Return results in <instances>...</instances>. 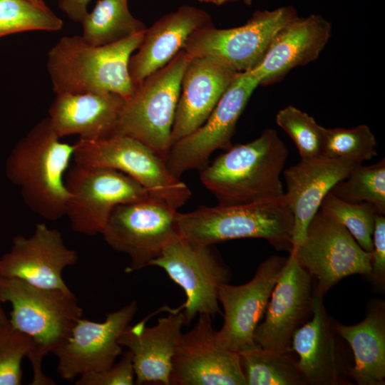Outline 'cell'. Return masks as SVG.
I'll return each mask as SVG.
<instances>
[{
	"label": "cell",
	"mask_w": 385,
	"mask_h": 385,
	"mask_svg": "<svg viewBox=\"0 0 385 385\" xmlns=\"http://www.w3.org/2000/svg\"><path fill=\"white\" fill-rule=\"evenodd\" d=\"M62 26V20L47 6L29 0H0V38L25 31H57Z\"/></svg>",
	"instance_id": "obj_32"
},
{
	"label": "cell",
	"mask_w": 385,
	"mask_h": 385,
	"mask_svg": "<svg viewBox=\"0 0 385 385\" xmlns=\"http://www.w3.org/2000/svg\"><path fill=\"white\" fill-rule=\"evenodd\" d=\"M294 219L284 196L237 205L201 206L178 214L180 235L200 245L241 238L266 240L277 250L292 249Z\"/></svg>",
	"instance_id": "obj_5"
},
{
	"label": "cell",
	"mask_w": 385,
	"mask_h": 385,
	"mask_svg": "<svg viewBox=\"0 0 385 385\" xmlns=\"http://www.w3.org/2000/svg\"><path fill=\"white\" fill-rule=\"evenodd\" d=\"M75 164L112 168L142 185L153 197L178 209L191 192L169 170L165 160L142 142L126 135L85 140L74 144Z\"/></svg>",
	"instance_id": "obj_7"
},
{
	"label": "cell",
	"mask_w": 385,
	"mask_h": 385,
	"mask_svg": "<svg viewBox=\"0 0 385 385\" xmlns=\"http://www.w3.org/2000/svg\"><path fill=\"white\" fill-rule=\"evenodd\" d=\"M190 59L181 51L137 86L125 101L113 135L133 138L166 161L182 78Z\"/></svg>",
	"instance_id": "obj_6"
},
{
	"label": "cell",
	"mask_w": 385,
	"mask_h": 385,
	"mask_svg": "<svg viewBox=\"0 0 385 385\" xmlns=\"http://www.w3.org/2000/svg\"><path fill=\"white\" fill-rule=\"evenodd\" d=\"M314 293L312 276L289 252L272 292L265 318L255 329L256 345L272 351H292L294 332L312 315Z\"/></svg>",
	"instance_id": "obj_16"
},
{
	"label": "cell",
	"mask_w": 385,
	"mask_h": 385,
	"mask_svg": "<svg viewBox=\"0 0 385 385\" xmlns=\"http://www.w3.org/2000/svg\"><path fill=\"white\" fill-rule=\"evenodd\" d=\"M332 35V25L319 14L297 16L274 36L260 63L249 71L260 86L284 77L292 68L315 61Z\"/></svg>",
	"instance_id": "obj_22"
},
{
	"label": "cell",
	"mask_w": 385,
	"mask_h": 385,
	"mask_svg": "<svg viewBox=\"0 0 385 385\" xmlns=\"http://www.w3.org/2000/svg\"><path fill=\"white\" fill-rule=\"evenodd\" d=\"M298 16L292 6L257 11L243 25L218 29L210 24L194 31L182 51L190 58L211 56L237 72L252 70L277 32Z\"/></svg>",
	"instance_id": "obj_11"
},
{
	"label": "cell",
	"mask_w": 385,
	"mask_h": 385,
	"mask_svg": "<svg viewBox=\"0 0 385 385\" xmlns=\"http://www.w3.org/2000/svg\"><path fill=\"white\" fill-rule=\"evenodd\" d=\"M330 192L346 202L371 203L385 215V159L371 165H357Z\"/></svg>",
	"instance_id": "obj_29"
},
{
	"label": "cell",
	"mask_w": 385,
	"mask_h": 385,
	"mask_svg": "<svg viewBox=\"0 0 385 385\" xmlns=\"http://www.w3.org/2000/svg\"><path fill=\"white\" fill-rule=\"evenodd\" d=\"M288 150L272 128L254 140L232 145L200 170V179L222 205L274 200L284 195L280 175Z\"/></svg>",
	"instance_id": "obj_1"
},
{
	"label": "cell",
	"mask_w": 385,
	"mask_h": 385,
	"mask_svg": "<svg viewBox=\"0 0 385 385\" xmlns=\"http://www.w3.org/2000/svg\"><path fill=\"white\" fill-rule=\"evenodd\" d=\"M0 299L11 304L13 328L32 341L28 359L34 371L32 385L55 383L41 370L43 357L53 353L68 339L82 317L83 309L71 290L45 288L17 278L0 276Z\"/></svg>",
	"instance_id": "obj_4"
},
{
	"label": "cell",
	"mask_w": 385,
	"mask_h": 385,
	"mask_svg": "<svg viewBox=\"0 0 385 385\" xmlns=\"http://www.w3.org/2000/svg\"><path fill=\"white\" fill-rule=\"evenodd\" d=\"M1 303L0 299V335L11 326L9 319L6 317Z\"/></svg>",
	"instance_id": "obj_38"
},
{
	"label": "cell",
	"mask_w": 385,
	"mask_h": 385,
	"mask_svg": "<svg viewBox=\"0 0 385 385\" xmlns=\"http://www.w3.org/2000/svg\"><path fill=\"white\" fill-rule=\"evenodd\" d=\"M182 309L171 310L150 327L145 326V320L129 325L120 335L119 344L132 355L135 384L170 385L172 359L185 325Z\"/></svg>",
	"instance_id": "obj_23"
},
{
	"label": "cell",
	"mask_w": 385,
	"mask_h": 385,
	"mask_svg": "<svg viewBox=\"0 0 385 385\" xmlns=\"http://www.w3.org/2000/svg\"><path fill=\"white\" fill-rule=\"evenodd\" d=\"M333 327L349 344L354 356L347 378L358 385L385 384V302L371 299L365 318L344 325L333 319Z\"/></svg>",
	"instance_id": "obj_26"
},
{
	"label": "cell",
	"mask_w": 385,
	"mask_h": 385,
	"mask_svg": "<svg viewBox=\"0 0 385 385\" xmlns=\"http://www.w3.org/2000/svg\"><path fill=\"white\" fill-rule=\"evenodd\" d=\"M196 1H198L202 3L212 4L217 6H221L226 3L235 1L237 0H196Z\"/></svg>",
	"instance_id": "obj_39"
},
{
	"label": "cell",
	"mask_w": 385,
	"mask_h": 385,
	"mask_svg": "<svg viewBox=\"0 0 385 385\" xmlns=\"http://www.w3.org/2000/svg\"><path fill=\"white\" fill-rule=\"evenodd\" d=\"M60 139L44 118L15 145L6 167L8 178L20 188L26 205L51 221L65 215L69 194L63 175L74 153V144Z\"/></svg>",
	"instance_id": "obj_3"
},
{
	"label": "cell",
	"mask_w": 385,
	"mask_h": 385,
	"mask_svg": "<svg viewBox=\"0 0 385 385\" xmlns=\"http://www.w3.org/2000/svg\"><path fill=\"white\" fill-rule=\"evenodd\" d=\"M41 6H46L43 0H29Z\"/></svg>",
	"instance_id": "obj_40"
},
{
	"label": "cell",
	"mask_w": 385,
	"mask_h": 385,
	"mask_svg": "<svg viewBox=\"0 0 385 385\" xmlns=\"http://www.w3.org/2000/svg\"><path fill=\"white\" fill-rule=\"evenodd\" d=\"M292 353L258 346L238 353L246 385H307Z\"/></svg>",
	"instance_id": "obj_28"
},
{
	"label": "cell",
	"mask_w": 385,
	"mask_h": 385,
	"mask_svg": "<svg viewBox=\"0 0 385 385\" xmlns=\"http://www.w3.org/2000/svg\"><path fill=\"white\" fill-rule=\"evenodd\" d=\"M76 385H133L135 372L130 352L125 351L121 359L109 368L79 376Z\"/></svg>",
	"instance_id": "obj_35"
},
{
	"label": "cell",
	"mask_w": 385,
	"mask_h": 385,
	"mask_svg": "<svg viewBox=\"0 0 385 385\" xmlns=\"http://www.w3.org/2000/svg\"><path fill=\"white\" fill-rule=\"evenodd\" d=\"M210 24L212 22L208 13L184 5L146 28L142 42L128 63L135 86L170 63L183 50L194 31Z\"/></svg>",
	"instance_id": "obj_24"
},
{
	"label": "cell",
	"mask_w": 385,
	"mask_h": 385,
	"mask_svg": "<svg viewBox=\"0 0 385 385\" xmlns=\"http://www.w3.org/2000/svg\"><path fill=\"white\" fill-rule=\"evenodd\" d=\"M90 1L91 0H60L58 6L71 20L81 22L88 13Z\"/></svg>",
	"instance_id": "obj_37"
},
{
	"label": "cell",
	"mask_w": 385,
	"mask_h": 385,
	"mask_svg": "<svg viewBox=\"0 0 385 385\" xmlns=\"http://www.w3.org/2000/svg\"><path fill=\"white\" fill-rule=\"evenodd\" d=\"M290 252L312 276L314 290L322 298L344 277L358 274L368 277L371 272V252L320 209L311 220L302 242Z\"/></svg>",
	"instance_id": "obj_12"
},
{
	"label": "cell",
	"mask_w": 385,
	"mask_h": 385,
	"mask_svg": "<svg viewBox=\"0 0 385 385\" xmlns=\"http://www.w3.org/2000/svg\"><path fill=\"white\" fill-rule=\"evenodd\" d=\"M287 260L282 256H271L260 263L248 282L220 286L218 301L224 309V322L216 331V338L223 347L240 353L257 346L254 341L255 329L266 312Z\"/></svg>",
	"instance_id": "obj_14"
},
{
	"label": "cell",
	"mask_w": 385,
	"mask_h": 385,
	"mask_svg": "<svg viewBox=\"0 0 385 385\" xmlns=\"http://www.w3.org/2000/svg\"><path fill=\"white\" fill-rule=\"evenodd\" d=\"M82 37L88 43H112L145 30L146 26L130 12L128 0H98L83 20Z\"/></svg>",
	"instance_id": "obj_27"
},
{
	"label": "cell",
	"mask_w": 385,
	"mask_h": 385,
	"mask_svg": "<svg viewBox=\"0 0 385 385\" xmlns=\"http://www.w3.org/2000/svg\"><path fill=\"white\" fill-rule=\"evenodd\" d=\"M359 165L361 164L320 155L301 159L297 164L284 170V196L294 219L292 250L304 240L307 228L325 195Z\"/></svg>",
	"instance_id": "obj_21"
},
{
	"label": "cell",
	"mask_w": 385,
	"mask_h": 385,
	"mask_svg": "<svg viewBox=\"0 0 385 385\" xmlns=\"http://www.w3.org/2000/svg\"><path fill=\"white\" fill-rule=\"evenodd\" d=\"M311 317L294 332L291 344L307 385L352 384L346 375L353 364L344 340L334 329L333 319L315 290Z\"/></svg>",
	"instance_id": "obj_18"
},
{
	"label": "cell",
	"mask_w": 385,
	"mask_h": 385,
	"mask_svg": "<svg viewBox=\"0 0 385 385\" xmlns=\"http://www.w3.org/2000/svg\"><path fill=\"white\" fill-rule=\"evenodd\" d=\"M319 209L342 225L364 251L373 250L375 220L379 213L372 204L346 202L329 192L322 201Z\"/></svg>",
	"instance_id": "obj_30"
},
{
	"label": "cell",
	"mask_w": 385,
	"mask_h": 385,
	"mask_svg": "<svg viewBox=\"0 0 385 385\" xmlns=\"http://www.w3.org/2000/svg\"><path fill=\"white\" fill-rule=\"evenodd\" d=\"M137 311L133 301L120 309L108 313L103 322L81 317L71 334L53 354L57 357V373L71 380L82 374L111 366L121 354L119 338L130 325Z\"/></svg>",
	"instance_id": "obj_17"
},
{
	"label": "cell",
	"mask_w": 385,
	"mask_h": 385,
	"mask_svg": "<svg viewBox=\"0 0 385 385\" xmlns=\"http://www.w3.org/2000/svg\"><path fill=\"white\" fill-rule=\"evenodd\" d=\"M238 73L214 57L190 59L182 78L171 133L172 145L205 122Z\"/></svg>",
	"instance_id": "obj_20"
},
{
	"label": "cell",
	"mask_w": 385,
	"mask_h": 385,
	"mask_svg": "<svg viewBox=\"0 0 385 385\" xmlns=\"http://www.w3.org/2000/svg\"><path fill=\"white\" fill-rule=\"evenodd\" d=\"M244 1L245 4H247V5H251L253 0H242Z\"/></svg>",
	"instance_id": "obj_41"
},
{
	"label": "cell",
	"mask_w": 385,
	"mask_h": 385,
	"mask_svg": "<svg viewBox=\"0 0 385 385\" xmlns=\"http://www.w3.org/2000/svg\"><path fill=\"white\" fill-rule=\"evenodd\" d=\"M371 272L368 276L375 286L384 287L385 282V217L378 214L373 232Z\"/></svg>",
	"instance_id": "obj_36"
},
{
	"label": "cell",
	"mask_w": 385,
	"mask_h": 385,
	"mask_svg": "<svg viewBox=\"0 0 385 385\" xmlns=\"http://www.w3.org/2000/svg\"><path fill=\"white\" fill-rule=\"evenodd\" d=\"M141 31L101 46L81 36H64L48 51L46 67L56 94L113 93L128 100L135 86L128 63L141 43Z\"/></svg>",
	"instance_id": "obj_2"
},
{
	"label": "cell",
	"mask_w": 385,
	"mask_h": 385,
	"mask_svg": "<svg viewBox=\"0 0 385 385\" xmlns=\"http://www.w3.org/2000/svg\"><path fill=\"white\" fill-rule=\"evenodd\" d=\"M77 260V252L65 245L58 230L38 223L31 236L13 238L9 251L0 257V276L69 291L62 272Z\"/></svg>",
	"instance_id": "obj_19"
},
{
	"label": "cell",
	"mask_w": 385,
	"mask_h": 385,
	"mask_svg": "<svg viewBox=\"0 0 385 385\" xmlns=\"http://www.w3.org/2000/svg\"><path fill=\"white\" fill-rule=\"evenodd\" d=\"M31 348V338L11 325L0 335V385L21 384V361Z\"/></svg>",
	"instance_id": "obj_34"
},
{
	"label": "cell",
	"mask_w": 385,
	"mask_h": 385,
	"mask_svg": "<svg viewBox=\"0 0 385 385\" xmlns=\"http://www.w3.org/2000/svg\"><path fill=\"white\" fill-rule=\"evenodd\" d=\"M152 265L163 268L184 290L185 325L200 314L213 317L221 313L218 291L222 284L229 282L231 272L212 245H197L180 235L150 263Z\"/></svg>",
	"instance_id": "obj_10"
},
{
	"label": "cell",
	"mask_w": 385,
	"mask_h": 385,
	"mask_svg": "<svg viewBox=\"0 0 385 385\" xmlns=\"http://www.w3.org/2000/svg\"><path fill=\"white\" fill-rule=\"evenodd\" d=\"M259 86L250 71L237 74L205 122L173 144L166 164L174 176L180 178L190 170H201L209 164L215 150L232 147L237 122Z\"/></svg>",
	"instance_id": "obj_13"
},
{
	"label": "cell",
	"mask_w": 385,
	"mask_h": 385,
	"mask_svg": "<svg viewBox=\"0 0 385 385\" xmlns=\"http://www.w3.org/2000/svg\"><path fill=\"white\" fill-rule=\"evenodd\" d=\"M276 123L294 141L301 159L322 155L323 126L299 108L288 106L276 115Z\"/></svg>",
	"instance_id": "obj_33"
},
{
	"label": "cell",
	"mask_w": 385,
	"mask_h": 385,
	"mask_svg": "<svg viewBox=\"0 0 385 385\" xmlns=\"http://www.w3.org/2000/svg\"><path fill=\"white\" fill-rule=\"evenodd\" d=\"M177 210L151 195L113 210L101 234L113 250L130 257L125 272L149 266L180 235Z\"/></svg>",
	"instance_id": "obj_8"
},
{
	"label": "cell",
	"mask_w": 385,
	"mask_h": 385,
	"mask_svg": "<svg viewBox=\"0 0 385 385\" xmlns=\"http://www.w3.org/2000/svg\"><path fill=\"white\" fill-rule=\"evenodd\" d=\"M170 384L246 385L238 353L220 345L211 317L199 314L183 333L172 359Z\"/></svg>",
	"instance_id": "obj_15"
},
{
	"label": "cell",
	"mask_w": 385,
	"mask_h": 385,
	"mask_svg": "<svg viewBox=\"0 0 385 385\" xmlns=\"http://www.w3.org/2000/svg\"><path fill=\"white\" fill-rule=\"evenodd\" d=\"M125 103L113 93L56 94L48 119L60 138L78 135L85 140L104 139L114 134Z\"/></svg>",
	"instance_id": "obj_25"
},
{
	"label": "cell",
	"mask_w": 385,
	"mask_h": 385,
	"mask_svg": "<svg viewBox=\"0 0 385 385\" xmlns=\"http://www.w3.org/2000/svg\"><path fill=\"white\" fill-rule=\"evenodd\" d=\"M65 185L69 194L65 215L75 232L89 236L101 233L116 206L151 195L129 175L103 167L75 164Z\"/></svg>",
	"instance_id": "obj_9"
},
{
	"label": "cell",
	"mask_w": 385,
	"mask_h": 385,
	"mask_svg": "<svg viewBox=\"0 0 385 385\" xmlns=\"http://www.w3.org/2000/svg\"><path fill=\"white\" fill-rule=\"evenodd\" d=\"M376 155L377 142L366 125L351 128H323L322 156L362 164Z\"/></svg>",
	"instance_id": "obj_31"
}]
</instances>
